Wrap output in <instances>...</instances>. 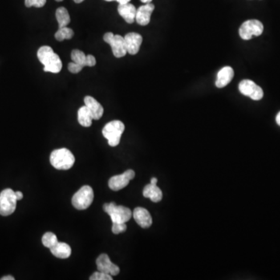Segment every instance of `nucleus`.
I'll return each mask as SVG.
<instances>
[{
  "label": "nucleus",
  "instance_id": "cd10ccee",
  "mask_svg": "<svg viewBox=\"0 0 280 280\" xmlns=\"http://www.w3.org/2000/svg\"><path fill=\"white\" fill-rule=\"evenodd\" d=\"M68 69L70 70V73L72 74H79V72L82 71L83 70V67L82 66H79V65L76 64L75 62H70L69 66H68Z\"/></svg>",
  "mask_w": 280,
  "mask_h": 280
},
{
  "label": "nucleus",
  "instance_id": "6ab92c4d",
  "mask_svg": "<svg viewBox=\"0 0 280 280\" xmlns=\"http://www.w3.org/2000/svg\"><path fill=\"white\" fill-rule=\"evenodd\" d=\"M50 250L53 255L55 256L56 258H62V259L69 258L72 253L70 245L63 242L57 243L56 245L50 248Z\"/></svg>",
  "mask_w": 280,
  "mask_h": 280
},
{
  "label": "nucleus",
  "instance_id": "f257e3e1",
  "mask_svg": "<svg viewBox=\"0 0 280 280\" xmlns=\"http://www.w3.org/2000/svg\"><path fill=\"white\" fill-rule=\"evenodd\" d=\"M38 58L44 65V71L58 74L62 70V61L51 47L42 46L40 48L38 51Z\"/></svg>",
  "mask_w": 280,
  "mask_h": 280
},
{
  "label": "nucleus",
  "instance_id": "ddd939ff",
  "mask_svg": "<svg viewBox=\"0 0 280 280\" xmlns=\"http://www.w3.org/2000/svg\"><path fill=\"white\" fill-rule=\"evenodd\" d=\"M154 9V5L152 3H147L140 6L136 10V16H135V21L137 22L138 25L141 26L148 25L151 22V15Z\"/></svg>",
  "mask_w": 280,
  "mask_h": 280
},
{
  "label": "nucleus",
  "instance_id": "f704fd0d",
  "mask_svg": "<svg viewBox=\"0 0 280 280\" xmlns=\"http://www.w3.org/2000/svg\"><path fill=\"white\" fill-rule=\"evenodd\" d=\"M140 1H141L142 2H143V3H151V2H152V0H140Z\"/></svg>",
  "mask_w": 280,
  "mask_h": 280
},
{
  "label": "nucleus",
  "instance_id": "e433bc0d",
  "mask_svg": "<svg viewBox=\"0 0 280 280\" xmlns=\"http://www.w3.org/2000/svg\"><path fill=\"white\" fill-rule=\"evenodd\" d=\"M107 2H112V1H116V0H105Z\"/></svg>",
  "mask_w": 280,
  "mask_h": 280
},
{
  "label": "nucleus",
  "instance_id": "c85d7f7f",
  "mask_svg": "<svg viewBox=\"0 0 280 280\" xmlns=\"http://www.w3.org/2000/svg\"><path fill=\"white\" fill-rule=\"evenodd\" d=\"M87 66L92 67L96 65V58L92 55H87Z\"/></svg>",
  "mask_w": 280,
  "mask_h": 280
},
{
  "label": "nucleus",
  "instance_id": "c9c22d12",
  "mask_svg": "<svg viewBox=\"0 0 280 280\" xmlns=\"http://www.w3.org/2000/svg\"><path fill=\"white\" fill-rule=\"evenodd\" d=\"M74 1L76 3H81V2H83L84 0H74Z\"/></svg>",
  "mask_w": 280,
  "mask_h": 280
},
{
  "label": "nucleus",
  "instance_id": "5701e85b",
  "mask_svg": "<svg viewBox=\"0 0 280 280\" xmlns=\"http://www.w3.org/2000/svg\"><path fill=\"white\" fill-rule=\"evenodd\" d=\"M74 30L71 28H69L67 26L58 28L57 32L55 33V38L58 42H62L64 40H70L74 37Z\"/></svg>",
  "mask_w": 280,
  "mask_h": 280
},
{
  "label": "nucleus",
  "instance_id": "7c9ffc66",
  "mask_svg": "<svg viewBox=\"0 0 280 280\" xmlns=\"http://www.w3.org/2000/svg\"><path fill=\"white\" fill-rule=\"evenodd\" d=\"M131 0H116V2H119V4H126L128 3Z\"/></svg>",
  "mask_w": 280,
  "mask_h": 280
},
{
  "label": "nucleus",
  "instance_id": "4468645a",
  "mask_svg": "<svg viewBox=\"0 0 280 280\" xmlns=\"http://www.w3.org/2000/svg\"><path fill=\"white\" fill-rule=\"evenodd\" d=\"M132 216L135 219V222L137 223L142 228H149L152 225V216L145 208H142V207L135 208Z\"/></svg>",
  "mask_w": 280,
  "mask_h": 280
},
{
  "label": "nucleus",
  "instance_id": "393cba45",
  "mask_svg": "<svg viewBox=\"0 0 280 280\" xmlns=\"http://www.w3.org/2000/svg\"><path fill=\"white\" fill-rule=\"evenodd\" d=\"M90 280H112V276L107 274V273H102L100 271L95 272L94 274L90 277Z\"/></svg>",
  "mask_w": 280,
  "mask_h": 280
},
{
  "label": "nucleus",
  "instance_id": "423d86ee",
  "mask_svg": "<svg viewBox=\"0 0 280 280\" xmlns=\"http://www.w3.org/2000/svg\"><path fill=\"white\" fill-rule=\"evenodd\" d=\"M15 192L11 188L4 189L0 193V215L7 216L13 214L17 207Z\"/></svg>",
  "mask_w": 280,
  "mask_h": 280
},
{
  "label": "nucleus",
  "instance_id": "412c9836",
  "mask_svg": "<svg viewBox=\"0 0 280 280\" xmlns=\"http://www.w3.org/2000/svg\"><path fill=\"white\" fill-rule=\"evenodd\" d=\"M57 21L58 24V28H62L68 26L70 23V17L69 12L65 7H59L57 9L56 13Z\"/></svg>",
  "mask_w": 280,
  "mask_h": 280
},
{
  "label": "nucleus",
  "instance_id": "f8f14e48",
  "mask_svg": "<svg viewBox=\"0 0 280 280\" xmlns=\"http://www.w3.org/2000/svg\"><path fill=\"white\" fill-rule=\"evenodd\" d=\"M124 39L127 53L130 55L137 54L143 42V37L137 33L131 32L126 34Z\"/></svg>",
  "mask_w": 280,
  "mask_h": 280
},
{
  "label": "nucleus",
  "instance_id": "7ed1b4c3",
  "mask_svg": "<svg viewBox=\"0 0 280 280\" xmlns=\"http://www.w3.org/2000/svg\"><path fill=\"white\" fill-rule=\"evenodd\" d=\"M125 131V125L119 120L112 121L105 125L102 130L103 137L108 141L111 147H115L120 143L121 137Z\"/></svg>",
  "mask_w": 280,
  "mask_h": 280
},
{
  "label": "nucleus",
  "instance_id": "4be33fe9",
  "mask_svg": "<svg viewBox=\"0 0 280 280\" xmlns=\"http://www.w3.org/2000/svg\"><path fill=\"white\" fill-rule=\"evenodd\" d=\"M71 58L73 62L79 65L82 67L84 68L85 66H87V55H85L84 52L80 50L75 49L72 51Z\"/></svg>",
  "mask_w": 280,
  "mask_h": 280
},
{
  "label": "nucleus",
  "instance_id": "f03ea898",
  "mask_svg": "<svg viewBox=\"0 0 280 280\" xmlns=\"http://www.w3.org/2000/svg\"><path fill=\"white\" fill-rule=\"evenodd\" d=\"M50 162L55 169L66 171L73 168L75 164V156L68 149H58L51 153Z\"/></svg>",
  "mask_w": 280,
  "mask_h": 280
},
{
  "label": "nucleus",
  "instance_id": "473e14b6",
  "mask_svg": "<svg viewBox=\"0 0 280 280\" xmlns=\"http://www.w3.org/2000/svg\"><path fill=\"white\" fill-rule=\"evenodd\" d=\"M276 121H277V124L280 126V111L278 113V115H277V118H276Z\"/></svg>",
  "mask_w": 280,
  "mask_h": 280
},
{
  "label": "nucleus",
  "instance_id": "b1692460",
  "mask_svg": "<svg viewBox=\"0 0 280 280\" xmlns=\"http://www.w3.org/2000/svg\"><path fill=\"white\" fill-rule=\"evenodd\" d=\"M42 244L46 248H51L58 242L56 235L51 232H47L42 237Z\"/></svg>",
  "mask_w": 280,
  "mask_h": 280
},
{
  "label": "nucleus",
  "instance_id": "c756f323",
  "mask_svg": "<svg viewBox=\"0 0 280 280\" xmlns=\"http://www.w3.org/2000/svg\"><path fill=\"white\" fill-rule=\"evenodd\" d=\"M15 196L16 198H17V201H20V200H22L23 197H24V195H23L22 192H15Z\"/></svg>",
  "mask_w": 280,
  "mask_h": 280
},
{
  "label": "nucleus",
  "instance_id": "6e6552de",
  "mask_svg": "<svg viewBox=\"0 0 280 280\" xmlns=\"http://www.w3.org/2000/svg\"><path fill=\"white\" fill-rule=\"evenodd\" d=\"M103 41L106 43L109 44L112 49L113 55L116 58H122L127 54L126 43L123 36L119 34L115 35L113 33L107 32L103 35Z\"/></svg>",
  "mask_w": 280,
  "mask_h": 280
},
{
  "label": "nucleus",
  "instance_id": "a211bd4d",
  "mask_svg": "<svg viewBox=\"0 0 280 280\" xmlns=\"http://www.w3.org/2000/svg\"><path fill=\"white\" fill-rule=\"evenodd\" d=\"M143 194L144 197L148 198L153 203H159L163 199V192L156 184H149L146 185Z\"/></svg>",
  "mask_w": 280,
  "mask_h": 280
},
{
  "label": "nucleus",
  "instance_id": "f3484780",
  "mask_svg": "<svg viewBox=\"0 0 280 280\" xmlns=\"http://www.w3.org/2000/svg\"><path fill=\"white\" fill-rule=\"evenodd\" d=\"M118 11L121 17L128 23L132 24L135 21V16H136V9L132 4H119L118 7Z\"/></svg>",
  "mask_w": 280,
  "mask_h": 280
},
{
  "label": "nucleus",
  "instance_id": "9b49d317",
  "mask_svg": "<svg viewBox=\"0 0 280 280\" xmlns=\"http://www.w3.org/2000/svg\"><path fill=\"white\" fill-rule=\"evenodd\" d=\"M98 270L102 273L111 275L112 277L117 276L120 273V269L118 265L112 263L108 255L106 254L101 255L96 261Z\"/></svg>",
  "mask_w": 280,
  "mask_h": 280
},
{
  "label": "nucleus",
  "instance_id": "2eb2a0df",
  "mask_svg": "<svg viewBox=\"0 0 280 280\" xmlns=\"http://www.w3.org/2000/svg\"><path fill=\"white\" fill-rule=\"evenodd\" d=\"M234 76V71L230 66H225L222 68L217 74L216 76V86L218 88H224L228 86Z\"/></svg>",
  "mask_w": 280,
  "mask_h": 280
},
{
  "label": "nucleus",
  "instance_id": "aec40b11",
  "mask_svg": "<svg viewBox=\"0 0 280 280\" xmlns=\"http://www.w3.org/2000/svg\"><path fill=\"white\" fill-rule=\"evenodd\" d=\"M92 115L86 106H83L78 111V122L83 127H90L92 124Z\"/></svg>",
  "mask_w": 280,
  "mask_h": 280
},
{
  "label": "nucleus",
  "instance_id": "0eeeda50",
  "mask_svg": "<svg viewBox=\"0 0 280 280\" xmlns=\"http://www.w3.org/2000/svg\"><path fill=\"white\" fill-rule=\"evenodd\" d=\"M262 23L258 20H249L243 23L239 29V35L243 40L252 39L253 36H260L263 33Z\"/></svg>",
  "mask_w": 280,
  "mask_h": 280
},
{
  "label": "nucleus",
  "instance_id": "dca6fc26",
  "mask_svg": "<svg viewBox=\"0 0 280 280\" xmlns=\"http://www.w3.org/2000/svg\"><path fill=\"white\" fill-rule=\"evenodd\" d=\"M85 106L88 108L94 120H99L103 116V108L96 99L93 97L87 96L84 98Z\"/></svg>",
  "mask_w": 280,
  "mask_h": 280
},
{
  "label": "nucleus",
  "instance_id": "72a5a7b5",
  "mask_svg": "<svg viewBox=\"0 0 280 280\" xmlns=\"http://www.w3.org/2000/svg\"><path fill=\"white\" fill-rule=\"evenodd\" d=\"M156 183H157V179H156V178H153L151 180V184H155V185H156Z\"/></svg>",
  "mask_w": 280,
  "mask_h": 280
},
{
  "label": "nucleus",
  "instance_id": "9d476101",
  "mask_svg": "<svg viewBox=\"0 0 280 280\" xmlns=\"http://www.w3.org/2000/svg\"><path fill=\"white\" fill-rule=\"evenodd\" d=\"M135 178V172L132 170L125 171L122 175H115L110 178L108 186L113 191H119L126 188L130 180Z\"/></svg>",
  "mask_w": 280,
  "mask_h": 280
},
{
  "label": "nucleus",
  "instance_id": "2f4dec72",
  "mask_svg": "<svg viewBox=\"0 0 280 280\" xmlns=\"http://www.w3.org/2000/svg\"><path fill=\"white\" fill-rule=\"evenodd\" d=\"M1 280H14V278L11 276H7V277H2Z\"/></svg>",
  "mask_w": 280,
  "mask_h": 280
},
{
  "label": "nucleus",
  "instance_id": "4c0bfd02",
  "mask_svg": "<svg viewBox=\"0 0 280 280\" xmlns=\"http://www.w3.org/2000/svg\"><path fill=\"white\" fill-rule=\"evenodd\" d=\"M55 1H57V2H62L63 0H55Z\"/></svg>",
  "mask_w": 280,
  "mask_h": 280
},
{
  "label": "nucleus",
  "instance_id": "bb28decb",
  "mask_svg": "<svg viewBox=\"0 0 280 280\" xmlns=\"http://www.w3.org/2000/svg\"><path fill=\"white\" fill-rule=\"evenodd\" d=\"M47 0H25V6L26 7H34L41 8L43 7L46 3Z\"/></svg>",
  "mask_w": 280,
  "mask_h": 280
},
{
  "label": "nucleus",
  "instance_id": "a878e982",
  "mask_svg": "<svg viewBox=\"0 0 280 280\" xmlns=\"http://www.w3.org/2000/svg\"><path fill=\"white\" fill-rule=\"evenodd\" d=\"M112 232L115 234L123 233L127 229V226L126 223H112Z\"/></svg>",
  "mask_w": 280,
  "mask_h": 280
},
{
  "label": "nucleus",
  "instance_id": "39448f33",
  "mask_svg": "<svg viewBox=\"0 0 280 280\" xmlns=\"http://www.w3.org/2000/svg\"><path fill=\"white\" fill-rule=\"evenodd\" d=\"M94 201V191L89 185H84L74 194L72 199V204L79 210L87 209Z\"/></svg>",
  "mask_w": 280,
  "mask_h": 280
},
{
  "label": "nucleus",
  "instance_id": "20e7f679",
  "mask_svg": "<svg viewBox=\"0 0 280 280\" xmlns=\"http://www.w3.org/2000/svg\"><path fill=\"white\" fill-rule=\"evenodd\" d=\"M103 211L109 215L112 223H127L132 217V211L123 205H117L115 203H106Z\"/></svg>",
  "mask_w": 280,
  "mask_h": 280
},
{
  "label": "nucleus",
  "instance_id": "1a4fd4ad",
  "mask_svg": "<svg viewBox=\"0 0 280 280\" xmlns=\"http://www.w3.org/2000/svg\"><path fill=\"white\" fill-rule=\"evenodd\" d=\"M240 92L246 97H249L252 100L259 101L263 98L264 92L262 89L250 79H244L241 81L238 86Z\"/></svg>",
  "mask_w": 280,
  "mask_h": 280
}]
</instances>
